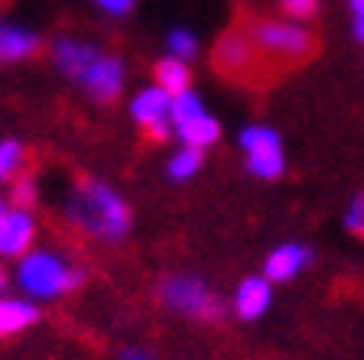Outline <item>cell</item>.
<instances>
[{
	"label": "cell",
	"mask_w": 364,
	"mask_h": 360,
	"mask_svg": "<svg viewBox=\"0 0 364 360\" xmlns=\"http://www.w3.org/2000/svg\"><path fill=\"white\" fill-rule=\"evenodd\" d=\"M65 214L82 234H88L95 240H105V244L124 240L130 234V224H134L130 204L101 179L78 182L65 202Z\"/></svg>",
	"instance_id": "obj_1"
},
{
	"label": "cell",
	"mask_w": 364,
	"mask_h": 360,
	"mask_svg": "<svg viewBox=\"0 0 364 360\" xmlns=\"http://www.w3.org/2000/svg\"><path fill=\"white\" fill-rule=\"evenodd\" d=\"M85 279L82 266H72L59 250H30L16 260V285L33 302H49L75 293Z\"/></svg>",
	"instance_id": "obj_2"
},
{
	"label": "cell",
	"mask_w": 364,
	"mask_h": 360,
	"mask_svg": "<svg viewBox=\"0 0 364 360\" xmlns=\"http://www.w3.org/2000/svg\"><path fill=\"white\" fill-rule=\"evenodd\" d=\"M156 295L176 315L198 318V322H218L225 315V299L198 273H169L159 279Z\"/></svg>",
	"instance_id": "obj_3"
},
{
	"label": "cell",
	"mask_w": 364,
	"mask_h": 360,
	"mask_svg": "<svg viewBox=\"0 0 364 360\" xmlns=\"http://www.w3.org/2000/svg\"><path fill=\"white\" fill-rule=\"evenodd\" d=\"M260 53V59H273L280 65H293V62H306L316 53V36L296 20H254L244 30Z\"/></svg>",
	"instance_id": "obj_4"
},
{
	"label": "cell",
	"mask_w": 364,
	"mask_h": 360,
	"mask_svg": "<svg viewBox=\"0 0 364 360\" xmlns=\"http://www.w3.org/2000/svg\"><path fill=\"white\" fill-rule=\"evenodd\" d=\"M173 127L182 146H196V150H208L221 136V124L205 111L202 98L192 88L173 94Z\"/></svg>",
	"instance_id": "obj_5"
},
{
	"label": "cell",
	"mask_w": 364,
	"mask_h": 360,
	"mask_svg": "<svg viewBox=\"0 0 364 360\" xmlns=\"http://www.w3.org/2000/svg\"><path fill=\"white\" fill-rule=\"evenodd\" d=\"M237 143H241V150H244L250 175L273 182L287 173V156H283V143L277 136V130L264 127V124H247L241 130V136H237Z\"/></svg>",
	"instance_id": "obj_6"
},
{
	"label": "cell",
	"mask_w": 364,
	"mask_h": 360,
	"mask_svg": "<svg viewBox=\"0 0 364 360\" xmlns=\"http://www.w3.org/2000/svg\"><path fill=\"white\" fill-rule=\"evenodd\" d=\"M130 117L140 130L153 136V140H166L169 133H176L173 127V94L163 91L159 84L140 88L130 98Z\"/></svg>",
	"instance_id": "obj_7"
},
{
	"label": "cell",
	"mask_w": 364,
	"mask_h": 360,
	"mask_svg": "<svg viewBox=\"0 0 364 360\" xmlns=\"http://www.w3.org/2000/svg\"><path fill=\"white\" fill-rule=\"evenodd\" d=\"M124 78H127V68H124V62L117 59V55H111L107 49H101L98 59H95L82 72L78 84H82V88L88 91L95 101H101V104H111V101L121 98Z\"/></svg>",
	"instance_id": "obj_8"
},
{
	"label": "cell",
	"mask_w": 364,
	"mask_h": 360,
	"mask_svg": "<svg viewBox=\"0 0 364 360\" xmlns=\"http://www.w3.org/2000/svg\"><path fill=\"white\" fill-rule=\"evenodd\" d=\"M33 240H36V218H33V211L20 208V204H10L0 214V256L20 260V256H26L33 250Z\"/></svg>",
	"instance_id": "obj_9"
},
{
	"label": "cell",
	"mask_w": 364,
	"mask_h": 360,
	"mask_svg": "<svg viewBox=\"0 0 364 360\" xmlns=\"http://www.w3.org/2000/svg\"><path fill=\"white\" fill-rule=\"evenodd\" d=\"M101 55V45L95 43H85V39H75V36H62L53 43V62L65 78L78 82L82 72L91 65V62Z\"/></svg>",
	"instance_id": "obj_10"
},
{
	"label": "cell",
	"mask_w": 364,
	"mask_h": 360,
	"mask_svg": "<svg viewBox=\"0 0 364 360\" xmlns=\"http://www.w3.org/2000/svg\"><path fill=\"white\" fill-rule=\"evenodd\" d=\"M273 302V289H270V279L267 276H247L241 279V285L235 289V315L241 322H257V318L267 315V308Z\"/></svg>",
	"instance_id": "obj_11"
},
{
	"label": "cell",
	"mask_w": 364,
	"mask_h": 360,
	"mask_svg": "<svg viewBox=\"0 0 364 360\" xmlns=\"http://www.w3.org/2000/svg\"><path fill=\"white\" fill-rule=\"evenodd\" d=\"M215 59H218V65L225 68L228 75H247L250 68L257 65L260 53L254 49L247 33L235 30V33H228V36H221L218 49H215Z\"/></svg>",
	"instance_id": "obj_12"
},
{
	"label": "cell",
	"mask_w": 364,
	"mask_h": 360,
	"mask_svg": "<svg viewBox=\"0 0 364 360\" xmlns=\"http://www.w3.org/2000/svg\"><path fill=\"white\" fill-rule=\"evenodd\" d=\"M312 253L303 247V244H280V247H273L264 260V276L270 283H289L296 279L299 273L309 266Z\"/></svg>",
	"instance_id": "obj_13"
},
{
	"label": "cell",
	"mask_w": 364,
	"mask_h": 360,
	"mask_svg": "<svg viewBox=\"0 0 364 360\" xmlns=\"http://www.w3.org/2000/svg\"><path fill=\"white\" fill-rule=\"evenodd\" d=\"M39 49V36L30 26H20V23H0V53L10 62H23L36 55Z\"/></svg>",
	"instance_id": "obj_14"
},
{
	"label": "cell",
	"mask_w": 364,
	"mask_h": 360,
	"mask_svg": "<svg viewBox=\"0 0 364 360\" xmlns=\"http://www.w3.org/2000/svg\"><path fill=\"white\" fill-rule=\"evenodd\" d=\"M39 308L33 299H0V334H16V331L36 324Z\"/></svg>",
	"instance_id": "obj_15"
},
{
	"label": "cell",
	"mask_w": 364,
	"mask_h": 360,
	"mask_svg": "<svg viewBox=\"0 0 364 360\" xmlns=\"http://www.w3.org/2000/svg\"><path fill=\"white\" fill-rule=\"evenodd\" d=\"M189 62L176 59V55H163V59L153 65V84H159L169 94H182L189 91Z\"/></svg>",
	"instance_id": "obj_16"
},
{
	"label": "cell",
	"mask_w": 364,
	"mask_h": 360,
	"mask_svg": "<svg viewBox=\"0 0 364 360\" xmlns=\"http://www.w3.org/2000/svg\"><path fill=\"white\" fill-rule=\"evenodd\" d=\"M202 163H205V150H196V146H182V150H176L173 156H169L166 175L173 182H189L192 175H198Z\"/></svg>",
	"instance_id": "obj_17"
},
{
	"label": "cell",
	"mask_w": 364,
	"mask_h": 360,
	"mask_svg": "<svg viewBox=\"0 0 364 360\" xmlns=\"http://www.w3.org/2000/svg\"><path fill=\"white\" fill-rule=\"evenodd\" d=\"M26 165V146L20 140H0V182L20 179Z\"/></svg>",
	"instance_id": "obj_18"
},
{
	"label": "cell",
	"mask_w": 364,
	"mask_h": 360,
	"mask_svg": "<svg viewBox=\"0 0 364 360\" xmlns=\"http://www.w3.org/2000/svg\"><path fill=\"white\" fill-rule=\"evenodd\" d=\"M166 49L169 55H176V59H196L198 55V39L192 30H186V26H176V30H169L166 36Z\"/></svg>",
	"instance_id": "obj_19"
},
{
	"label": "cell",
	"mask_w": 364,
	"mask_h": 360,
	"mask_svg": "<svg viewBox=\"0 0 364 360\" xmlns=\"http://www.w3.org/2000/svg\"><path fill=\"white\" fill-rule=\"evenodd\" d=\"M280 7H283V13H287L289 20L303 23V20H312V16H316L318 0H280Z\"/></svg>",
	"instance_id": "obj_20"
},
{
	"label": "cell",
	"mask_w": 364,
	"mask_h": 360,
	"mask_svg": "<svg viewBox=\"0 0 364 360\" xmlns=\"http://www.w3.org/2000/svg\"><path fill=\"white\" fill-rule=\"evenodd\" d=\"M345 227L355 234H364V195H355L345 211Z\"/></svg>",
	"instance_id": "obj_21"
},
{
	"label": "cell",
	"mask_w": 364,
	"mask_h": 360,
	"mask_svg": "<svg viewBox=\"0 0 364 360\" xmlns=\"http://www.w3.org/2000/svg\"><path fill=\"white\" fill-rule=\"evenodd\" d=\"M33 202H36V182L33 179H16L14 182V204H20V208H33Z\"/></svg>",
	"instance_id": "obj_22"
},
{
	"label": "cell",
	"mask_w": 364,
	"mask_h": 360,
	"mask_svg": "<svg viewBox=\"0 0 364 360\" xmlns=\"http://www.w3.org/2000/svg\"><path fill=\"white\" fill-rule=\"evenodd\" d=\"M134 4L136 0H95V7L107 16H127L134 10Z\"/></svg>",
	"instance_id": "obj_23"
},
{
	"label": "cell",
	"mask_w": 364,
	"mask_h": 360,
	"mask_svg": "<svg viewBox=\"0 0 364 360\" xmlns=\"http://www.w3.org/2000/svg\"><path fill=\"white\" fill-rule=\"evenodd\" d=\"M117 360H153V354L140 344H127L121 354H117Z\"/></svg>",
	"instance_id": "obj_24"
},
{
	"label": "cell",
	"mask_w": 364,
	"mask_h": 360,
	"mask_svg": "<svg viewBox=\"0 0 364 360\" xmlns=\"http://www.w3.org/2000/svg\"><path fill=\"white\" fill-rule=\"evenodd\" d=\"M355 39L358 43H364V20L361 16H355Z\"/></svg>",
	"instance_id": "obj_25"
},
{
	"label": "cell",
	"mask_w": 364,
	"mask_h": 360,
	"mask_svg": "<svg viewBox=\"0 0 364 360\" xmlns=\"http://www.w3.org/2000/svg\"><path fill=\"white\" fill-rule=\"evenodd\" d=\"M348 4H351V10H355V16L364 20V0H348Z\"/></svg>",
	"instance_id": "obj_26"
},
{
	"label": "cell",
	"mask_w": 364,
	"mask_h": 360,
	"mask_svg": "<svg viewBox=\"0 0 364 360\" xmlns=\"http://www.w3.org/2000/svg\"><path fill=\"white\" fill-rule=\"evenodd\" d=\"M7 208H10V204L4 202V198H0V214H4V211H7Z\"/></svg>",
	"instance_id": "obj_27"
},
{
	"label": "cell",
	"mask_w": 364,
	"mask_h": 360,
	"mask_svg": "<svg viewBox=\"0 0 364 360\" xmlns=\"http://www.w3.org/2000/svg\"><path fill=\"white\" fill-rule=\"evenodd\" d=\"M4 283H7V276H4V270H0V289H4Z\"/></svg>",
	"instance_id": "obj_28"
},
{
	"label": "cell",
	"mask_w": 364,
	"mask_h": 360,
	"mask_svg": "<svg viewBox=\"0 0 364 360\" xmlns=\"http://www.w3.org/2000/svg\"><path fill=\"white\" fill-rule=\"evenodd\" d=\"M0 59H4V53H0Z\"/></svg>",
	"instance_id": "obj_29"
}]
</instances>
